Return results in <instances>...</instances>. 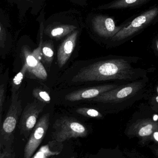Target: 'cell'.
<instances>
[{"instance_id":"cb8c5ba5","label":"cell","mask_w":158,"mask_h":158,"mask_svg":"<svg viewBox=\"0 0 158 158\" xmlns=\"http://www.w3.org/2000/svg\"><path fill=\"white\" fill-rule=\"evenodd\" d=\"M156 100L158 103V96L156 98Z\"/></svg>"},{"instance_id":"44dd1931","label":"cell","mask_w":158,"mask_h":158,"mask_svg":"<svg viewBox=\"0 0 158 158\" xmlns=\"http://www.w3.org/2000/svg\"><path fill=\"white\" fill-rule=\"evenodd\" d=\"M6 35L4 28L0 24V47H4L6 41Z\"/></svg>"},{"instance_id":"603a6c76","label":"cell","mask_w":158,"mask_h":158,"mask_svg":"<svg viewBox=\"0 0 158 158\" xmlns=\"http://www.w3.org/2000/svg\"><path fill=\"white\" fill-rule=\"evenodd\" d=\"M158 119V116L157 115H155V116H154V120L155 121H156L157 120V119Z\"/></svg>"},{"instance_id":"52a82bcc","label":"cell","mask_w":158,"mask_h":158,"mask_svg":"<svg viewBox=\"0 0 158 158\" xmlns=\"http://www.w3.org/2000/svg\"><path fill=\"white\" fill-rule=\"evenodd\" d=\"M44 106L38 102L34 101L27 105L21 115L19 127L20 134L26 138L32 131L37 123L38 117L43 111Z\"/></svg>"},{"instance_id":"6da1fadb","label":"cell","mask_w":158,"mask_h":158,"mask_svg":"<svg viewBox=\"0 0 158 158\" xmlns=\"http://www.w3.org/2000/svg\"><path fill=\"white\" fill-rule=\"evenodd\" d=\"M131 75L129 64L123 59L96 62L81 69L72 78L74 83L126 80Z\"/></svg>"},{"instance_id":"d4e9b609","label":"cell","mask_w":158,"mask_h":158,"mask_svg":"<svg viewBox=\"0 0 158 158\" xmlns=\"http://www.w3.org/2000/svg\"><path fill=\"white\" fill-rule=\"evenodd\" d=\"M71 158H75V157H72Z\"/></svg>"},{"instance_id":"d6986e66","label":"cell","mask_w":158,"mask_h":158,"mask_svg":"<svg viewBox=\"0 0 158 158\" xmlns=\"http://www.w3.org/2000/svg\"><path fill=\"white\" fill-rule=\"evenodd\" d=\"M153 125L151 124H148L146 125L145 126H143L139 130L138 134L142 137L149 136L153 133Z\"/></svg>"},{"instance_id":"9c48e42d","label":"cell","mask_w":158,"mask_h":158,"mask_svg":"<svg viewBox=\"0 0 158 158\" xmlns=\"http://www.w3.org/2000/svg\"><path fill=\"white\" fill-rule=\"evenodd\" d=\"M115 85H104L89 87L74 91L66 95L65 98L67 101H77L85 99L94 98L105 92L116 88Z\"/></svg>"},{"instance_id":"7a4b0ae2","label":"cell","mask_w":158,"mask_h":158,"mask_svg":"<svg viewBox=\"0 0 158 158\" xmlns=\"http://www.w3.org/2000/svg\"><path fill=\"white\" fill-rule=\"evenodd\" d=\"M52 140L63 143L72 138L86 137L88 135L87 128L84 124L73 118L64 117L55 122L53 125Z\"/></svg>"},{"instance_id":"30bf717a","label":"cell","mask_w":158,"mask_h":158,"mask_svg":"<svg viewBox=\"0 0 158 158\" xmlns=\"http://www.w3.org/2000/svg\"><path fill=\"white\" fill-rule=\"evenodd\" d=\"M78 35V31H73L59 46L57 52V59L60 68H62L66 64L72 55L76 47Z\"/></svg>"},{"instance_id":"484cf974","label":"cell","mask_w":158,"mask_h":158,"mask_svg":"<svg viewBox=\"0 0 158 158\" xmlns=\"http://www.w3.org/2000/svg\"></svg>"},{"instance_id":"7c38bea8","label":"cell","mask_w":158,"mask_h":158,"mask_svg":"<svg viewBox=\"0 0 158 158\" xmlns=\"http://www.w3.org/2000/svg\"><path fill=\"white\" fill-rule=\"evenodd\" d=\"M152 0H116L110 4L99 8H126L139 7L146 4Z\"/></svg>"},{"instance_id":"9a60e30c","label":"cell","mask_w":158,"mask_h":158,"mask_svg":"<svg viewBox=\"0 0 158 158\" xmlns=\"http://www.w3.org/2000/svg\"><path fill=\"white\" fill-rule=\"evenodd\" d=\"M54 45L51 41L43 42L42 45L41 59L45 64L50 67L54 58Z\"/></svg>"},{"instance_id":"ba28073f","label":"cell","mask_w":158,"mask_h":158,"mask_svg":"<svg viewBox=\"0 0 158 158\" xmlns=\"http://www.w3.org/2000/svg\"><path fill=\"white\" fill-rule=\"evenodd\" d=\"M94 31L99 36L104 38H112L123 26L117 27L113 19L104 16H97L92 20Z\"/></svg>"},{"instance_id":"4fadbf2b","label":"cell","mask_w":158,"mask_h":158,"mask_svg":"<svg viewBox=\"0 0 158 158\" xmlns=\"http://www.w3.org/2000/svg\"><path fill=\"white\" fill-rule=\"evenodd\" d=\"M13 138H7L0 134V158H15Z\"/></svg>"},{"instance_id":"277c9868","label":"cell","mask_w":158,"mask_h":158,"mask_svg":"<svg viewBox=\"0 0 158 158\" xmlns=\"http://www.w3.org/2000/svg\"><path fill=\"white\" fill-rule=\"evenodd\" d=\"M43 30L42 24L41 25L40 40L37 49L31 52L27 46H24L21 50L24 64L27 67V73L31 78L41 80H46L48 76L46 69L40 61Z\"/></svg>"},{"instance_id":"ffe728a7","label":"cell","mask_w":158,"mask_h":158,"mask_svg":"<svg viewBox=\"0 0 158 158\" xmlns=\"http://www.w3.org/2000/svg\"><path fill=\"white\" fill-rule=\"evenodd\" d=\"M5 98V86L3 84L0 85V123L1 122L2 112V110Z\"/></svg>"},{"instance_id":"5b68a950","label":"cell","mask_w":158,"mask_h":158,"mask_svg":"<svg viewBox=\"0 0 158 158\" xmlns=\"http://www.w3.org/2000/svg\"><path fill=\"white\" fill-rule=\"evenodd\" d=\"M50 115H43L37 123L30 135L24 148V158H31L45 137L50 124Z\"/></svg>"},{"instance_id":"8992f818","label":"cell","mask_w":158,"mask_h":158,"mask_svg":"<svg viewBox=\"0 0 158 158\" xmlns=\"http://www.w3.org/2000/svg\"><path fill=\"white\" fill-rule=\"evenodd\" d=\"M22 110L21 101L19 98V94H12L11 104L1 130L0 134L2 135L7 138L13 137V132L16 127Z\"/></svg>"},{"instance_id":"e0dca14e","label":"cell","mask_w":158,"mask_h":158,"mask_svg":"<svg viewBox=\"0 0 158 158\" xmlns=\"http://www.w3.org/2000/svg\"><path fill=\"white\" fill-rule=\"evenodd\" d=\"M76 111L80 115L89 118H101L103 117L102 114L94 109L86 107L79 108L76 110Z\"/></svg>"},{"instance_id":"7402d4cb","label":"cell","mask_w":158,"mask_h":158,"mask_svg":"<svg viewBox=\"0 0 158 158\" xmlns=\"http://www.w3.org/2000/svg\"><path fill=\"white\" fill-rule=\"evenodd\" d=\"M154 137L156 141L158 142V132H155L154 133Z\"/></svg>"},{"instance_id":"8fae6325","label":"cell","mask_w":158,"mask_h":158,"mask_svg":"<svg viewBox=\"0 0 158 158\" xmlns=\"http://www.w3.org/2000/svg\"><path fill=\"white\" fill-rule=\"evenodd\" d=\"M62 144L52 140L47 144L42 146L31 158H50L53 156H58L63 148Z\"/></svg>"},{"instance_id":"5bb4252c","label":"cell","mask_w":158,"mask_h":158,"mask_svg":"<svg viewBox=\"0 0 158 158\" xmlns=\"http://www.w3.org/2000/svg\"><path fill=\"white\" fill-rule=\"evenodd\" d=\"M76 29H77V27L73 25H58L54 27L50 31H48L47 34L51 38L58 40L73 32Z\"/></svg>"},{"instance_id":"3957f363","label":"cell","mask_w":158,"mask_h":158,"mask_svg":"<svg viewBox=\"0 0 158 158\" xmlns=\"http://www.w3.org/2000/svg\"><path fill=\"white\" fill-rule=\"evenodd\" d=\"M158 21V5L154 6L137 15L123 26L112 38L113 41L125 40Z\"/></svg>"},{"instance_id":"2e32d148","label":"cell","mask_w":158,"mask_h":158,"mask_svg":"<svg viewBox=\"0 0 158 158\" xmlns=\"http://www.w3.org/2000/svg\"><path fill=\"white\" fill-rule=\"evenodd\" d=\"M27 72V67L24 64L21 70L14 77L11 83V94H19V88Z\"/></svg>"},{"instance_id":"ac0fdd59","label":"cell","mask_w":158,"mask_h":158,"mask_svg":"<svg viewBox=\"0 0 158 158\" xmlns=\"http://www.w3.org/2000/svg\"><path fill=\"white\" fill-rule=\"evenodd\" d=\"M32 95L35 98L40 102L47 104H49L51 102V97L49 94L40 88H35L32 91Z\"/></svg>"}]
</instances>
